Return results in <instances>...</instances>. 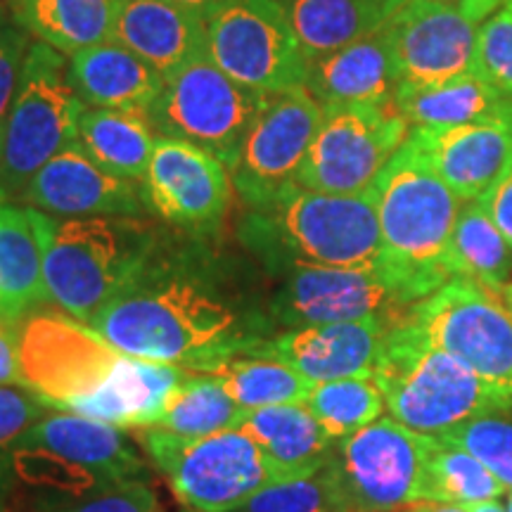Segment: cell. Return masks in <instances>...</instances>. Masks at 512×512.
<instances>
[{"instance_id": "cell-34", "label": "cell", "mask_w": 512, "mask_h": 512, "mask_svg": "<svg viewBox=\"0 0 512 512\" xmlns=\"http://www.w3.org/2000/svg\"><path fill=\"white\" fill-rule=\"evenodd\" d=\"M209 375L219 377L228 394L245 411L283 406V403H304L316 384L283 361L249 354L223 361L221 366L209 370Z\"/></svg>"}, {"instance_id": "cell-18", "label": "cell", "mask_w": 512, "mask_h": 512, "mask_svg": "<svg viewBox=\"0 0 512 512\" xmlns=\"http://www.w3.org/2000/svg\"><path fill=\"white\" fill-rule=\"evenodd\" d=\"M408 138L460 202L479 200L512 171V98L470 124L411 128Z\"/></svg>"}, {"instance_id": "cell-1", "label": "cell", "mask_w": 512, "mask_h": 512, "mask_svg": "<svg viewBox=\"0 0 512 512\" xmlns=\"http://www.w3.org/2000/svg\"><path fill=\"white\" fill-rule=\"evenodd\" d=\"M86 325L121 354L209 373L249 354L273 323L202 266L157 256L136 285Z\"/></svg>"}, {"instance_id": "cell-2", "label": "cell", "mask_w": 512, "mask_h": 512, "mask_svg": "<svg viewBox=\"0 0 512 512\" xmlns=\"http://www.w3.org/2000/svg\"><path fill=\"white\" fill-rule=\"evenodd\" d=\"M240 242L273 273L294 268H370L382 259L373 192L328 195L297 183L261 207H249Z\"/></svg>"}, {"instance_id": "cell-31", "label": "cell", "mask_w": 512, "mask_h": 512, "mask_svg": "<svg viewBox=\"0 0 512 512\" xmlns=\"http://www.w3.org/2000/svg\"><path fill=\"white\" fill-rule=\"evenodd\" d=\"M505 100L491 81L479 72L434 86H401L396 91V110L411 128H446L477 121Z\"/></svg>"}, {"instance_id": "cell-23", "label": "cell", "mask_w": 512, "mask_h": 512, "mask_svg": "<svg viewBox=\"0 0 512 512\" xmlns=\"http://www.w3.org/2000/svg\"><path fill=\"white\" fill-rule=\"evenodd\" d=\"M15 448H46L98 475L105 484L147 479V467L119 427L74 413L43 415Z\"/></svg>"}, {"instance_id": "cell-40", "label": "cell", "mask_w": 512, "mask_h": 512, "mask_svg": "<svg viewBox=\"0 0 512 512\" xmlns=\"http://www.w3.org/2000/svg\"><path fill=\"white\" fill-rule=\"evenodd\" d=\"M34 512H159V503L147 479H131L102 484L86 496L41 501Z\"/></svg>"}, {"instance_id": "cell-29", "label": "cell", "mask_w": 512, "mask_h": 512, "mask_svg": "<svg viewBox=\"0 0 512 512\" xmlns=\"http://www.w3.org/2000/svg\"><path fill=\"white\" fill-rule=\"evenodd\" d=\"M306 60L349 46L380 29L389 15L377 0H278Z\"/></svg>"}, {"instance_id": "cell-19", "label": "cell", "mask_w": 512, "mask_h": 512, "mask_svg": "<svg viewBox=\"0 0 512 512\" xmlns=\"http://www.w3.org/2000/svg\"><path fill=\"white\" fill-rule=\"evenodd\" d=\"M133 181L110 174L72 140L62 152L50 159L22 190V200L31 209L67 219L88 216H143L145 192Z\"/></svg>"}, {"instance_id": "cell-56", "label": "cell", "mask_w": 512, "mask_h": 512, "mask_svg": "<svg viewBox=\"0 0 512 512\" xmlns=\"http://www.w3.org/2000/svg\"><path fill=\"white\" fill-rule=\"evenodd\" d=\"M8 3H10V8H12V3H15V0H8Z\"/></svg>"}, {"instance_id": "cell-47", "label": "cell", "mask_w": 512, "mask_h": 512, "mask_svg": "<svg viewBox=\"0 0 512 512\" xmlns=\"http://www.w3.org/2000/svg\"><path fill=\"white\" fill-rule=\"evenodd\" d=\"M171 3L183 5V8L192 10L195 15H200L202 19H207L209 22V17H214L216 12L223 10L230 3H235V0H171Z\"/></svg>"}, {"instance_id": "cell-53", "label": "cell", "mask_w": 512, "mask_h": 512, "mask_svg": "<svg viewBox=\"0 0 512 512\" xmlns=\"http://www.w3.org/2000/svg\"><path fill=\"white\" fill-rule=\"evenodd\" d=\"M3 202H8V197H5V192L0 190V204H3Z\"/></svg>"}, {"instance_id": "cell-48", "label": "cell", "mask_w": 512, "mask_h": 512, "mask_svg": "<svg viewBox=\"0 0 512 512\" xmlns=\"http://www.w3.org/2000/svg\"><path fill=\"white\" fill-rule=\"evenodd\" d=\"M399 512H470L465 505L456 503H415L411 508H403Z\"/></svg>"}, {"instance_id": "cell-30", "label": "cell", "mask_w": 512, "mask_h": 512, "mask_svg": "<svg viewBox=\"0 0 512 512\" xmlns=\"http://www.w3.org/2000/svg\"><path fill=\"white\" fill-rule=\"evenodd\" d=\"M76 140L105 171L143 183L157 136L143 114L83 107Z\"/></svg>"}, {"instance_id": "cell-41", "label": "cell", "mask_w": 512, "mask_h": 512, "mask_svg": "<svg viewBox=\"0 0 512 512\" xmlns=\"http://www.w3.org/2000/svg\"><path fill=\"white\" fill-rule=\"evenodd\" d=\"M477 67L505 98H512V0L479 27Z\"/></svg>"}, {"instance_id": "cell-9", "label": "cell", "mask_w": 512, "mask_h": 512, "mask_svg": "<svg viewBox=\"0 0 512 512\" xmlns=\"http://www.w3.org/2000/svg\"><path fill=\"white\" fill-rule=\"evenodd\" d=\"M271 95L242 86L202 55L166 76L147 121L159 138L202 147L233 169L249 126Z\"/></svg>"}, {"instance_id": "cell-57", "label": "cell", "mask_w": 512, "mask_h": 512, "mask_svg": "<svg viewBox=\"0 0 512 512\" xmlns=\"http://www.w3.org/2000/svg\"><path fill=\"white\" fill-rule=\"evenodd\" d=\"M185 512H190V510H185Z\"/></svg>"}, {"instance_id": "cell-46", "label": "cell", "mask_w": 512, "mask_h": 512, "mask_svg": "<svg viewBox=\"0 0 512 512\" xmlns=\"http://www.w3.org/2000/svg\"><path fill=\"white\" fill-rule=\"evenodd\" d=\"M508 0H456V8L463 12L465 19H470L472 24H484L486 19L494 15L496 10H501Z\"/></svg>"}, {"instance_id": "cell-38", "label": "cell", "mask_w": 512, "mask_h": 512, "mask_svg": "<svg viewBox=\"0 0 512 512\" xmlns=\"http://www.w3.org/2000/svg\"><path fill=\"white\" fill-rule=\"evenodd\" d=\"M439 439L465 448L505 486V491H512V420L498 418V413L477 415L439 434Z\"/></svg>"}, {"instance_id": "cell-22", "label": "cell", "mask_w": 512, "mask_h": 512, "mask_svg": "<svg viewBox=\"0 0 512 512\" xmlns=\"http://www.w3.org/2000/svg\"><path fill=\"white\" fill-rule=\"evenodd\" d=\"M306 91L320 105H389L399 74L384 24L349 46L309 64Z\"/></svg>"}, {"instance_id": "cell-27", "label": "cell", "mask_w": 512, "mask_h": 512, "mask_svg": "<svg viewBox=\"0 0 512 512\" xmlns=\"http://www.w3.org/2000/svg\"><path fill=\"white\" fill-rule=\"evenodd\" d=\"M119 0H15L12 22L72 57L112 38Z\"/></svg>"}, {"instance_id": "cell-14", "label": "cell", "mask_w": 512, "mask_h": 512, "mask_svg": "<svg viewBox=\"0 0 512 512\" xmlns=\"http://www.w3.org/2000/svg\"><path fill=\"white\" fill-rule=\"evenodd\" d=\"M268 304L278 328L351 323L380 318L389 323L411 311L415 302L384 268H294Z\"/></svg>"}, {"instance_id": "cell-4", "label": "cell", "mask_w": 512, "mask_h": 512, "mask_svg": "<svg viewBox=\"0 0 512 512\" xmlns=\"http://www.w3.org/2000/svg\"><path fill=\"white\" fill-rule=\"evenodd\" d=\"M43 247L50 302L81 323L143 278L159 256L155 233L131 216L55 219L29 209Z\"/></svg>"}, {"instance_id": "cell-24", "label": "cell", "mask_w": 512, "mask_h": 512, "mask_svg": "<svg viewBox=\"0 0 512 512\" xmlns=\"http://www.w3.org/2000/svg\"><path fill=\"white\" fill-rule=\"evenodd\" d=\"M69 76L86 107L147 117L164 88V76L114 41L69 57Z\"/></svg>"}, {"instance_id": "cell-36", "label": "cell", "mask_w": 512, "mask_h": 512, "mask_svg": "<svg viewBox=\"0 0 512 512\" xmlns=\"http://www.w3.org/2000/svg\"><path fill=\"white\" fill-rule=\"evenodd\" d=\"M306 408L330 439H344L380 420L387 406L373 377H344L316 382L306 396Z\"/></svg>"}, {"instance_id": "cell-21", "label": "cell", "mask_w": 512, "mask_h": 512, "mask_svg": "<svg viewBox=\"0 0 512 512\" xmlns=\"http://www.w3.org/2000/svg\"><path fill=\"white\" fill-rule=\"evenodd\" d=\"M110 41L166 79L207 55V19L171 0H119Z\"/></svg>"}, {"instance_id": "cell-17", "label": "cell", "mask_w": 512, "mask_h": 512, "mask_svg": "<svg viewBox=\"0 0 512 512\" xmlns=\"http://www.w3.org/2000/svg\"><path fill=\"white\" fill-rule=\"evenodd\" d=\"M230 169L202 147L176 138L155 140L143 181L147 209L171 226L211 233L230 207Z\"/></svg>"}, {"instance_id": "cell-35", "label": "cell", "mask_w": 512, "mask_h": 512, "mask_svg": "<svg viewBox=\"0 0 512 512\" xmlns=\"http://www.w3.org/2000/svg\"><path fill=\"white\" fill-rule=\"evenodd\" d=\"M505 486L479 460L451 441L432 437L425 465V503L472 505L498 501Z\"/></svg>"}, {"instance_id": "cell-5", "label": "cell", "mask_w": 512, "mask_h": 512, "mask_svg": "<svg viewBox=\"0 0 512 512\" xmlns=\"http://www.w3.org/2000/svg\"><path fill=\"white\" fill-rule=\"evenodd\" d=\"M373 380L389 418L430 437L477 415L512 411L470 368L434 347L406 318L384 335Z\"/></svg>"}, {"instance_id": "cell-51", "label": "cell", "mask_w": 512, "mask_h": 512, "mask_svg": "<svg viewBox=\"0 0 512 512\" xmlns=\"http://www.w3.org/2000/svg\"><path fill=\"white\" fill-rule=\"evenodd\" d=\"M10 3H8V0H0V29H3V27H8V17H10Z\"/></svg>"}, {"instance_id": "cell-45", "label": "cell", "mask_w": 512, "mask_h": 512, "mask_svg": "<svg viewBox=\"0 0 512 512\" xmlns=\"http://www.w3.org/2000/svg\"><path fill=\"white\" fill-rule=\"evenodd\" d=\"M19 320L0 318V384H19Z\"/></svg>"}, {"instance_id": "cell-44", "label": "cell", "mask_w": 512, "mask_h": 512, "mask_svg": "<svg viewBox=\"0 0 512 512\" xmlns=\"http://www.w3.org/2000/svg\"><path fill=\"white\" fill-rule=\"evenodd\" d=\"M479 202H482L486 214L491 216V221L501 230V235L512 252V171L496 188H491L486 195L479 197Z\"/></svg>"}, {"instance_id": "cell-25", "label": "cell", "mask_w": 512, "mask_h": 512, "mask_svg": "<svg viewBox=\"0 0 512 512\" xmlns=\"http://www.w3.org/2000/svg\"><path fill=\"white\" fill-rule=\"evenodd\" d=\"M185 373L188 370L171 363L124 354L105 387L79 403L74 415L107 422L119 430L157 427Z\"/></svg>"}, {"instance_id": "cell-52", "label": "cell", "mask_w": 512, "mask_h": 512, "mask_svg": "<svg viewBox=\"0 0 512 512\" xmlns=\"http://www.w3.org/2000/svg\"><path fill=\"white\" fill-rule=\"evenodd\" d=\"M503 299H505V302H508V309H512V285L505 287V292H503Z\"/></svg>"}, {"instance_id": "cell-49", "label": "cell", "mask_w": 512, "mask_h": 512, "mask_svg": "<svg viewBox=\"0 0 512 512\" xmlns=\"http://www.w3.org/2000/svg\"><path fill=\"white\" fill-rule=\"evenodd\" d=\"M470 512H508V508H503L498 501H482V503H472L465 505Z\"/></svg>"}, {"instance_id": "cell-42", "label": "cell", "mask_w": 512, "mask_h": 512, "mask_svg": "<svg viewBox=\"0 0 512 512\" xmlns=\"http://www.w3.org/2000/svg\"><path fill=\"white\" fill-rule=\"evenodd\" d=\"M43 418V403L19 384H0V496L12 479L10 460L17 441Z\"/></svg>"}, {"instance_id": "cell-54", "label": "cell", "mask_w": 512, "mask_h": 512, "mask_svg": "<svg viewBox=\"0 0 512 512\" xmlns=\"http://www.w3.org/2000/svg\"><path fill=\"white\" fill-rule=\"evenodd\" d=\"M508 512H512V491H510V498H508Z\"/></svg>"}, {"instance_id": "cell-37", "label": "cell", "mask_w": 512, "mask_h": 512, "mask_svg": "<svg viewBox=\"0 0 512 512\" xmlns=\"http://www.w3.org/2000/svg\"><path fill=\"white\" fill-rule=\"evenodd\" d=\"M10 470L12 477L27 484L31 491H41V501L86 496L105 484L91 470L46 448H15Z\"/></svg>"}, {"instance_id": "cell-32", "label": "cell", "mask_w": 512, "mask_h": 512, "mask_svg": "<svg viewBox=\"0 0 512 512\" xmlns=\"http://www.w3.org/2000/svg\"><path fill=\"white\" fill-rule=\"evenodd\" d=\"M451 278H467L491 294H503L512 278V252L479 200L463 202L448 247Z\"/></svg>"}, {"instance_id": "cell-39", "label": "cell", "mask_w": 512, "mask_h": 512, "mask_svg": "<svg viewBox=\"0 0 512 512\" xmlns=\"http://www.w3.org/2000/svg\"><path fill=\"white\" fill-rule=\"evenodd\" d=\"M235 512H339L328 475L320 467L306 477L280 479L264 486L259 494Z\"/></svg>"}, {"instance_id": "cell-33", "label": "cell", "mask_w": 512, "mask_h": 512, "mask_svg": "<svg viewBox=\"0 0 512 512\" xmlns=\"http://www.w3.org/2000/svg\"><path fill=\"white\" fill-rule=\"evenodd\" d=\"M247 411L235 403L216 375L188 370L176 387L157 427L178 437H209V434L240 430Z\"/></svg>"}, {"instance_id": "cell-6", "label": "cell", "mask_w": 512, "mask_h": 512, "mask_svg": "<svg viewBox=\"0 0 512 512\" xmlns=\"http://www.w3.org/2000/svg\"><path fill=\"white\" fill-rule=\"evenodd\" d=\"M83 100L69 62L46 43H31L0 143V190L22 195L31 178L79 136Z\"/></svg>"}, {"instance_id": "cell-26", "label": "cell", "mask_w": 512, "mask_h": 512, "mask_svg": "<svg viewBox=\"0 0 512 512\" xmlns=\"http://www.w3.org/2000/svg\"><path fill=\"white\" fill-rule=\"evenodd\" d=\"M240 430L254 439L280 479L306 477L328 463L335 439L320 427L306 403L247 411Z\"/></svg>"}, {"instance_id": "cell-55", "label": "cell", "mask_w": 512, "mask_h": 512, "mask_svg": "<svg viewBox=\"0 0 512 512\" xmlns=\"http://www.w3.org/2000/svg\"><path fill=\"white\" fill-rule=\"evenodd\" d=\"M437 3H451V5H456V0H437Z\"/></svg>"}, {"instance_id": "cell-58", "label": "cell", "mask_w": 512, "mask_h": 512, "mask_svg": "<svg viewBox=\"0 0 512 512\" xmlns=\"http://www.w3.org/2000/svg\"><path fill=\"white\" fill-rule=\"evenodd\" d=\"M510 311H512V309H510Z\"/></svg>"}, {"instance_id": "cell-10", "label": "cell", "mask_w": 512, "mask_h": 512, "mask_svg": "<svg viewBox=\"0 0 512 512\" xmlns=\"http://www.w3.org/2000/svg\"><path fill=\"white\" fill-rule=\"evenodd\" d=\"M403 318L512 408V311L496 294L453 278Z\"/></svg>"}, {"instance_id": "cell-11", "label": "cell", "mask_w": 512, "mask_h": 512, "mask_svg": "<svg viewBox=\"0 0 512 512\" xmlns=\"http://www.w3.org/2000/svg\"><path fill=\"white\" fill-rule=\"evenodd\" d=\"M121 351L67 313H31L19 323V375L43 406L74 413L105 387Z\"/></svg>"}, {"instance_id": "cell-43", "label": "cell", "mask_w": 512, "mask_h": 512, "mask_svg": "<svg viewBox=\"0 0 512 512\" xmlns=\"http://www.w3.org/2000/svg\"><path fill=\"white\" fill-rule=\"evenodd\" d=\"M31 43H34L31 34L17 24L0 29V143H3V131L8 124L12 102H15Z\"/></svg>"}, {"instance_id": "cell-3", "label": "cell", "mask_w": 512, "mask_h": 512, "mask_svg": "<svg viewBox=\"0 0 512 512\" xmlns=\"http://www.w3.org/2000/svg\"><path fill=\"white\" fill-rule=\"evenodd\" d=\"M370 192L380 219V266L418 304L453 280L448 247L463 202L411 138L389 159Z\"/></svg>"}, {"instance_id": "cell-15", "label": "cell", "mask_w": 512, "mask_h": 512, "mask_svg": "<svg viewBox=\"0 0 512 512\" xmlns=\"http://www.w3.org/2000/svg\"><path fill=\"white\" fill-rule=\"evenodd\" d=\"M320 114L323 105L306 88L268 98L242 140L238 162L230 169L233 188L247 207L268 204L297 183Z\"/></svg>"}, {"instance_id": "cell-16", "label": "cell", "mask_w": 512, "mask_h": 512, "mask_svg": "<svg viewBox=\"0 0 512 512\" xmlns=\"http://www.w3.org/2000/svg\"><path fill=\"white\" fill-rule=\"evenodd\" d=\"M401 86H434L460 79L477 67L479 24L456 5L408 0L384 22Z\"/></svg>"}, {"instance_id": "cell-20", "label": "cell", "mask_w": 512, "mask_h": 512, "mask_svg": "<svg viewBox=\"0 0 512 512\" xmlns=\"http://www.w3.org/2000/svg\"><path fill=\"white\" fill-rule=\"evenodd\" d=\"M394 325L380 318L302 325L266 337L249 356L283 361L311 382L373 377L384 335Z\"/></svg>"}, {"instance_id": "cell-50", "label": "cell", "mask_w": 512, "mask_h": 512, "mask_svg": "<svg viewBox=\"0 0 512 512\" xmlns=\"http://www.w3.org/2000/svg\"><path fill=\"white\" fill-rule=\"evenodd\" d=\"M377 3H380L382 8L387 10V15H389V17H392L394 12L401 8V5H406V3H408V0H377Z\"/></svg>"}, {"instance_id": "cell-7", "label": "cell", "mask_w": 512, "mask_h": 512, "mask_svg": "<svg viewBox=\"0 0 512 512\" xmlns=\"http://www.w3.org/2000/svg\"><path fill=\"white\" fill-rule=\"evenodd\" d=\"M140 444L190 512H235L264 486L280 482L264 451L242 430L188 439L145 427Z\"/></svg>"}, {"instance_id": "cell-12", "label": "cell", "mask_w": 512, "mask_h": 512, "mask_svg": "<svg viewBox=\"0 0 512 512\" xmlns=\"http://www.w3.org/2000/svg\"><path fill=\"white\" fill-rule=\"evenodd\" d=\"M408 133L411 124L396 110V102L323 105L297 185L328 195H363L406 143Z\"/></svg>"}, {"instance_id": "cell-28", "label": "cell", "mask_w": 512, "mask_h": 512, "mask_svg": "<svg viewBox=\"0 0 512 512\" xmlns=\"http://www.w3.org/2000/svg\"><path fill=\"white\" fill-rule=\"evenodd\" d=\"M43 247L29 209L0 204V318L19 320L48 304Z\"/></svg>"}, {"instance_id": "cell-8", "label": "cell", "mask_w": 512, "mask_h": 512, "mask_svg": "<svg viewBox=\"0 0 512 512\" xmlns=\"http://www.w3.org/2000/svg\"><path fill=\"white\" fill-rule=\"evenodd\" d=\"M432 437L382 415L335 441L323 465L339 512H399L425 503Z\"/></svg>"}, {"instance_id": "cell-13", "label": "cell", "mask_w": 512, "mask_h": 512, "mask_svg": "<svg viewBox=\"0 0 512 512\" xmlns=\"http://www.w3.org/2000/svg\"><path fill=\"white\" fill-rule=\"evenodd\" d=\"M207 57L261 93L304 88L309 76V60L278 0H235L209 17Z\"/></svg>"}]
</instances>
